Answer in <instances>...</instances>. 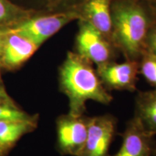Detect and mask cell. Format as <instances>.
<instances>
[{
    "label": "cell",
    "instance_id": "obj_1",
    "mask_svg": "<svg viewBox=\"0 0 156 156\" xmlns=\"http://www.w3.org/2000/svg\"><path fill=\"white\" fill-rule=\"evenodd\" d=\"M60 89L69 99V114L82 116L86 102L108 105L113 96L103 86L93 63L75 52H68L59 68Z\"/></svg>",
    "mask_w": 156,
    "mask_h": 156
},
{
    "label": "cell",
    "instance_id": "obj_2",
    "mask_svg": "<svg viewBox=\"0 0 156 156\" xmlns=\"http://www.w3.org/2000/svg\"><path fill=\"white\" fill-rule=\"evenodd\" d=\"M112 14V43L126 59L139 62L145 52L152 24L145 10L136 4L123 2L115 6Z\"/></svg>",
    "mask_w": 156,
    "mask_h": 156
},
{
    "label": "cell",
    "instance_id": "obj_3",
    "mask_svg": "<svg viewBox=\"0 0 156 156\" xmlns=\"http://www.w3.org/2000/svg\"><path fill=\"white\" fill-rule=\"evenodd\" d=\"M75 11H62L46 14H36L16 24L0 28L4 33H14L29 39L40 47L68 23L80 18Z\"/></svg>",
    "mask_w": 156,
    "mask_h": 156
},
{
    "label": "cell",
    "instance_id": "obj_4",
    "mask_svg": "<svg viewBox=\"0 0 156 156\" xmlns=\"http://www.w3.org/2000/svg\"><path fill=\"white\" fill-rule=\"evenodd\" d=\"M75 46V53L96 66L114 61V44L85 20L80 23Z\"/></svg>",
    "mask_w": 156,
    "mask_h": 156
},
{
    "label": "cell",
    "instance_id": "obj_5",
    "mask_svg": "<svg viewBox=\"0 0 156 156\" xmlns=\"http://www.w3.org/2000/svg\"><path fill=\"white\" fill-rule=\"evenodd\" d=\"M89 116L68 113L58 117L56 122L57 147L64 155L80 156L87 136Z\"/></svg>",
    "mask_w": 156,
    "mask_h": 156
},
{
    "label": "cell",
    "instance_id": "obj_6",
    "mask_svg": "<svg viewBox=\"0 0 156 156\" xmlns=\"http://www.w3.org/2000/svg\"><path fill=\"white\" fill-rule=\"evenodd\" d=\"M116 127L117 119L112 114L89 117L86 142L80 156H108Z\"/></svg>",
    "mask_w": 156,
    "mask_h": 156
},
{
    "label": "cell",
    "instance_id": "obj_7",
    "mask_svg": "<svg viewBox=\"0 0 156 156\" xmlns=\"http://www.w3.org/2000/svg\"><path fill=\"white\" fill-rule=\"evenodd\" d=\"M96 72L108 91L134 92L136 90L139 62L127 59L122 63L109 62L97 66Z\"/></svg>",
    "mask_w": 156,
    "mask_h": 156
},
{
    "label": "cell",
    "instance_id": "obj_8",
    "mask_svg": "<svg viewBox=\"0 0 156 156\" xmlns=\"http://www.w3.org/2000/svg\"><path fill=\"white\" fill-rule=\"evenodd\" d=\"M155 136L149 134L133 116L122 133V142L117 153L108 156H156Z\"/></svg>",
    "mask_w": 156,
    "mask_h": 156
},
{
    "label": "cell",
    "instance_id": "obj_9",
    "mask_svg": "<svg viewBox=\"0 0 156 156\" xmlns=\"http://www.w3.org/2000/svg\"><path fill=\"white\" fill-rule=\"evenodd\" d=\"M5 35L2 54V67L15 69L28 60L39 48L29 39L14 33Z\"/></svg>",
    "mask_w": 156,
    "mask_h": 156
},
{
    "label": "cell",
    "instance_id": "obj_10",
    "mask_svg": "<svg viewBox=\"0 0 156 156\" xmlns=\"http://www.w3.org/2000/svg\"><path fill=\"white\" fill-rule=\"evenodd\" d=\"M81 19L88 22L112 42V14L109 0H87L84 5Z\"/></svg>",
    "mask_w": 156,
    "mask_h": 156
},
{
    "label": "cell",
    "instance_id": "obj_11",
    "mask_svg": "<svg viewBox=\"0 0 156 156\" xmlns=\"http://www.w3.org/2000/svg\"><path fill=\"white\" fill-rule=\"evenodd\" d=\"M145 131L156 134V89L140 91L134 103V115Z\"/></svg>",
    "mask_w": 156,
    "mask_h": 156
},
{
    "label": "cell",
    "instance_id": "obj_12",
    "mask_svg": "<svg viewBox=\"0 0 156 156\" xmlns=\"http://www.w3.org/2000/svg\"><path fill=\"white\" fill-rule=\"evenodd\" d=\"M36 119L28 121H0V145L6 151L23 134L36 128Z\"/></svg>",
    "mask_w": 156,
    "mask_h": 156
},
{
    "label": "cell",
    "instance_id": "obj_13",
    "mask_svg": "<svg viewBox=\"0 0 156 156\" xmlns=\"http://www.w3.org/2000/svg\"><path fill=\"white\" fill-rule=\"evenodd\" d=\"M36 12L17 5L12 0H0V28L12 26L38 14Z\"/></svg>",
    "mask_w": 156,
    "mask_h": 156
},
{
    "label": "cell",
    "instance_id": "obj_14",
    "mask_svg": "<svg viewBox=\"0 0 156 156\" xmlns=\"http://www.w3.org/2000/svg\"><path fill=\"white\" fill-rule=\"evenodd\" d=\"M139 75L156 89V58L145 53L139 60Z\"/></svg>",
    "mask_w": 156,
    "mask_h": 156
},
{
    "label": "cell",
    "instance_id": "obj_15",
    "mask_svg": "<svg viewBox=\"0 0 156 156\" xmlns=\"http://www.w3.org/2000/svg\"><path fill=\"white\" fill-rule=\"evenodd\" d=\"M35 119L11 103H0V121H28Z\"/></svg>",
    "mask_w": 156,
    "mask_h": 156
},
{
    "label": "cell",
    "instance_id": "obj_16",
    "mask_svg": "<svg viewBox=\"0 0 156 156\" xmlns=\"http://www.w3.org/2000/svg\"><path fill=\"white\" fill-rule=\"evenodd\" d=\"M145 53L156 58V22L153 23L148 32Z\"/></svg>",
    "mask_w": 156,
    "mask_h": 156
},
{
    "label": "cell",
    "instance_id": "obj_17",
    "mask_svg": "<svg viewBox=\"0 0 156 156\" xmlns=\"http://www.w3.org/2000/svg\"><path fill=\"white\" fill-rule=\"evenodd\" d=\"M0 103H11V100L9 99L7 93L5 92V88H4L2 83L1 78H0Z\"/></svg>",
    "mask_w": 156,
    "mask_h": 156
},
{
    "label": "cell",
    "instance_id": "obj_18",
    "mask_svg": "<svg viewBox=\"0 0 156 156\" xmlns=\"http://www.w3.org/2000/svg\"><path fill=\"white\" fill-rule=\"evenodd\" d=\"M4 38H5V35L0 32V67H2V54Z\"/></svg>",
    "mask_w": 156,
    "mask_h": 156
},
{
    "label": "cell",
    "instance_id": "obj_19",
    "mask_svg": "<svg viewBox=\"0 0 156 156\" xmlns=\"http://www.w3.org/2000/svg\"><path fill=\"white\" fill-rule=\"evenodd\" d=\"M5 151L3 149V147L0 145V156H3L4 154L5 153Z\"/></svg>",
    "mask_w": 156,
    "mask_h": 156
},
{
    "label": "cell",
    "instance_id": "obj_20",
    "mask_svg": "<svg viewBox=\"0 0 156 156\" xmlns=\"http://www.w3.org/2000/svg\"><path fill=\"white\" fill-rule=\"evenodd\" d=\"M155 2H156V0H155Z\"/></svg>",
    "mask_w": 156,
    "mask_h": 156
}]
</instances>
